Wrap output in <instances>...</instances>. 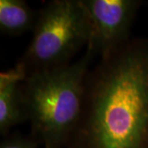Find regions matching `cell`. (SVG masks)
Here are the masks:
<instances>
[{
    "label": "cell",
    "instance_id": "obj_7",
    "mask_svg": "<svg viewBox=\"0 0 148 148\" xmlns=\"http://www.w3.org/2000/svg\"><path fill=\"white\" fill-rule=\"evenodd\" d=\"M40 142L30 136H24L19 132L7 135L0 143V148H38Z\"/></svg>",
    "mask_w": 148,
    "mask_h": 148
},
{
    "label": "cell",
    "instance_id": "obj_2",
    "mask_svg": "<svg viewBox=\"0 0 148 148\" xmlns=\"http://www.w3.org/2000/svg\"><path fill=\"white\" fill-rule=\"evenodd\" d=\"M96 54L90 42L69 65L27 75L22 92L31 135L44 148H66L79 123L86 81Z\"/></svg>",
    "mask_w": 148,
    "mask_h": 148
},
{
    "label": "cell",
    "instance_id": "obj_3",
    "mask_svg": "<svg viewBox=\"0 0 148 148\" xmlns=\"http://www.w3.org/2000/svg\"><path fill=\"white\" fill-rule=\"evenodd\" d=\"M31 42L17 63L27 75L73 63L92 37L90 19L81 0H53L38 11Z\"/></svg>",
    "mask_w": 148,
    "mask_h": 148
},
{
    "label": "cell",
    "instance_id": "obj_5",
    "mask_svg": "<svg viewBox=\"0 0 148 148\" xmlns=\"http://www.w3.org/2000/svg\"><path fill=\"white\" fill-rule=\"evenodd\" d=\"M27 76L18 64L0 73V133L3 137L14 126L27 122L22 92Z\"/></svg>",
    "mask_w": 148,
    "mask_h": 148
},
{
    "label": "cell",
    "instance_id": "obj_6",
    "mask_svg": "<svg viewBox=\"0 0 148 148\" xmlns=\"http://www.w3.org/2000/svg\"><path fill=\"white\" fill-rule=\"evenodd\" d=\"M38 11L24 0H0V31L9 36H21L33 32Z\"/></svg>",
    "mask_w": 148,
    "mask_h": 148
},
{
    "label": "cell",
    "instance_id": "obj_1",
    "mask_svg": "<svg viewBox=\"0 0 148 148\" xmlns=\"http://www.w3.org/2000/svg\"><path fill=\"white\" fill-rule=\"evenodd\" d=\"M66 148H148V39L130 40L90 70Z\"/></svg>",
    "mask_w": 148,
    "mask_h": 148
},
{
    "label": "cell",
    "instance_id": "obj_4",
    "mask_svg": "<svg viewBox=\"0 0 148 148\" xmlns=\"http://www.w3.org/2000/svg\"><path fill=\"white\" fill-rule=\"evenodd\" d=\"M92 28V43L96 54L106 58L124 46L138 9V0H81Z\"/></svg>",
    "mask_w": 148,
    "mask_h": 148
}]
</instances>
